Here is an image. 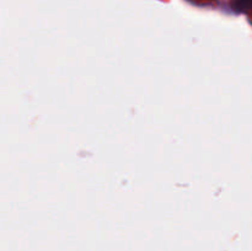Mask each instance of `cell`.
<instances>
[{"mask_svg":"<svg viewBox=\"0 0 252 251\" xmlns=\"http://www.w3.org/2000/svg\"><path fill=\"white\" fill-rule=\"evenodd\" d=\"M234 7L238 11H246V10L252 9V0H236L234 2Z\"/></svg>","mask_w":252,"mask_h":251,"instance_id":"6da1fadb","label":"cell"}]
</instances>
